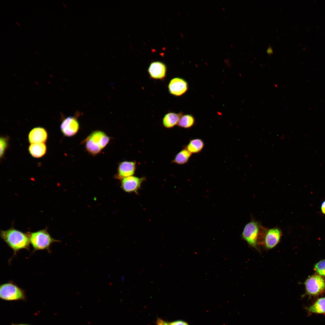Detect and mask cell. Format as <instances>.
Segmentation results:
<instances>
[{"label":"cell","mask_w":325,"mask_h":325,"mask_svg":"<svg viewBox=\"0 0 325 325\" xmlns=\"http://www.w3.org/2000/svg\"><path fill=\"white\" fill-rule=\"evenodd\" d=\"M0 236L16 254L22 249L29 250L30 241L27 233H25L13 228L1 230Z\"/></svg>","instance_id":"cell-1"},{"label":"cell","mask_w":325,"mask_h":325,"mask_svg":"<svg viewBox=\"0 0 325 325\" xmlns=\"http://www.w3.org/2000/svg\"><path fill=\"white\" fill-rule=\"evenodd\" d=\"M110 138L104 132L96 131L92 132L84 141L86 149L94 156L99 153L108 143Z\"/></svg>","instance_id":"cell-2"},{"label":"cell","mask_w":325,"mask_h":325,"mask_svg":"<svg viewBox=\"0 0 325 325\" xmlns=\"http://www.w3.org/2000/svg\"><path fill=\"white\" fill-rule=\"evenodd\" d=\"M27 233L34 251L46 249L50 252L51 244L54 242H60V240L52 238L46 229Z\"/></svg>","instance_id":"cell-3"},{"label":"cell","mask_w":325,"mask_h":325,"mask_svg":"<svg viewBox=\"0 0 325 325\" xmlns=\"http://www.w3.org/2000/svg\"><path fill=\"white\" fill-rule=\"evenodd\" d=\"M0 298L2 300L8 301H26L27 299L24 290L12 282L0 285Z\"/></svg>","instance_id":"cell-4"},{"label":"cell","mask_w":325,"mask_h":325,"mask_svg":"<svg viewBox=\"0 0 325 325\" xmlns=\"http://www.w3.org/2000/svg\"><path fill=\"white\" fill-rule=\"evenodd\" d=\"M260 231L258 222L252 220L244 227L241 234L242 238L251 246L258 250L257 245Z\"/></svg>","instance_id":"cell-5"},{"label":"cell","mask_w":325,"mask_h":325,"mask_svg":"<svg viewBox=\"0 0 325 325\" xmlns=\"http://www.w3.org/2000/svg\"><path fill=\"white\" fill-rule=\"evenodd\" d=\"M305 285L307 293L311 296L321 294L325 288L324 280L317 275H313L309 277L305 282Z\"/></svg>","instance_id":"cell-6"},{"label":"cell","mask_w":325,"mask_h":325,"mask_svg":"<svg viewBox=\"0 0 325 325\" xmlns=\"http://www.w3.org/2000/svg\"><path fill=\"white\" fill-rule=\"evenodd\" d=\"M169 93L175 96H180L184 94L188 89L187 82L180 77H175L170 80L168 86Z\"/></svg>","instance_id":"cell-7"},{"label":"cell","mask_w":325,"mask_h":325,"mask_svg":"<svg viewBox=\"0 0 325 325\" xmlns=\"http://www.w3.org/2000/svg\"><path fill=\"white\" fill-rule=\"evenodd\" d=\"M147 71L151 79L164 80L166 76L167 68L164 63L160 61H155L150 63Z\"/></svg>","instance_id":"cell-8"},{"label":"cell","mask_w":325,"mask_h":325,"mask_svg":"<svg viewBox=\"0 0 325 325\" xmlns=\"http://www.w3.org/2000/svg\"><path fill=\"white\" fill-rule=\"evenodd\" d=\"M60 130L64 135L72 137L78 132L79 128L77 118L69 116L63 120L60 125Z\"/></svg>","instance_id":"cell-9"},{"label":"cell","mask_w":325,"mask_h":325,"mask_svg":"<svg viewBox=\"0 0 325 325\" xmlns=\"http://www.w3.org/2000/svg\"><path fill=\"white\" fill-rule=\"evenodd\" d=\"M145 179L133 176L124 178L122 179L121 187L127 192H136L139 189Z\"/></svg>","instance_id":"cell-10"},{"label":"cell","mask_w":325,"mask_h":325,"mask_svg":"<svg viewBox=\"0 0 325 325\" xmlns=\"http://www.w3.org/2000/svg\"><path fill=\"white\" fill-rule=\"evenodd\" d=\"M281 235V231L277 228H273L267 231L263 241L265 248L270 249L274 247L279 242Z\"/></svg>","instance_id":"cell-11"},{"label":"cell","mask_w":325,"mask_h":325,"mask_svg":"<svg viewBox=\"0 0 325 325\" xmlns=\"http://www.w3.org/2000/svg\"><path fill=\"white\" fill-rule=\"evenodd\" d=\"M136 164L134 161H125L121 162L118 167L117 178L122 179L133 175L136 169Z\"/></svg>","instance_id":"cell-12"},{"label":"cell","mask_w":325,"mask_h":325,"mask_svg":"<svg viewBox=\"0 0 325 325\" xmlns=\"http://www.w3.org/2000/svg\"><path fill=\"white\" fill-rule=\"evenodd\" d=\"M48 134L44 128L38 127L33 128L30 132L28 136L29 140L31 144L35 143H44L47 140Z\"/></svg>","instance_id":"cell-13"},{"label":"cell","mask_w":325,"mask_h":325,"mask_svg":"<svg viewBox=\"0 0 325 325\" xmlns=\"http://www.w3.org/2000/svg\"><path fill=\"white\" fill-rule=\"evenodd\" d=\"M183 115L182 112L176 113L169 112L164 116L162 120L163 126L168 128H172L178 125V122Z\"/></svg>","instance_id":"cell-14"},{"label":"cell","mask_w":325,"mask_h":325,"mask_svg":"<svg viewBox=\"0 0 325 325\" xmlns=\"http://www.w3.org/2000/svg\"><path fill=\"white\" fill-rule=\"evenodd\" d=\"M30 153L34 157L40 158L43 156L46 151V147L44 143L32 144L29 149Z\"/></svg>","instance_id":"cell-15"},{"label":"cell","mask_w":325,"mask_h":325,"mask_svg":"<svg viewBox=\"0 0 325 325\" xmlns=\"http://www.w3.org/2000/svg\"><path fill=\"white\" fill-rule=\"evenodd\" d=\"M305 308L309 313L325 314V297L318 299L312 305Z\"/></svg>","instance_id":"cell-16"},{"label":"cell","mask_w":325,"mask_h":325,"mask_svg":"<svg viewBox=\"0 0 325 325\" xmlns=\"http://www.w3.org/2000/svg\"><path fill=\"white\" fill-rule=\"evenodd\" d=\"M204 145L202 139L196 138L191 140L185 148L192 154L197 153L202 151Z\"/></svg>","instance_id":"cell-17"},{"label":"cell","mask_w":325,"mask_h":325,"mask_svg":"<svg viewBox=\"0 0 325 325\" xmlns=\"http://www.w3.org/2000/svg\"><path fill=\"white\" fill-rule=\"evenodd\" d=\"M191 153L186 148L180 151L172 161V163L179 165L186 163L191 156Z\"/></svg>","instance_id":"cell-18"},{"label":"cell","mask_w":325,"mask_h":325,"mask_svg":"<svg viewBox=\"0 0 325 325\" xmlns=\"http://www.w3.org/2000/svg\"><path fill=\"white\" fill-rule=\"evenodd\" d=\"M195 123V119L193 116L190 114L183 115L180 119L177 125L179 127L184 128H189L192 127Z\"/></svg>","instance_id":"cell-19"},{"label":"cell","mask_w":325,"mask_h":325,"mask_svg":"<svg viewBox=\"0 0 325 325\" xmlns=\"http://www.w3.org/2000/svg\"><path fill=\"white\" fill-rule=\"evenodd\" d=\"M315 269L319 274L325 276V259L317 263L315 266Z\"/></svg>","instance_id":"cell-20"},{"label":"cell","mask_w":325,"mask_h":325,"mask_svg":"<svg viewBox=\"0 0 325 325\" xmlns=\"http://www.w3.org/2000/svg\"><path fill=\"white\" fill-rule=\"evenodd\" d=\"M0 156L1 158L4 154L5 152L8 145V140L7 138L1 137L0 139Z\"/></svg>","instance_id":"cell-21"},{"label":"cell","mask_w":325,"mask_h":325,"mask_svg":"<svg viewBox=\"0 0 325 325\" xmlns=\"http://www.w3.org/2000/svg\"><path fill=\"white\" fill-rule=\"evenodd\" d=\"M166 325H188L186 322L181 320H177L168 323L166 322Z\"/></svg>","instance_id":"cell-22"},{"label":"cell","mask_w":325,"mask_h":325,"mask_svg":"<svg viewBox=\"0 0 325 325\" xmlns=\"http://www.w3.org/2000/svg\"><path fill=\"white\" fill-rule=\"evenodd\" d=\"M320 207L321 210L323 214H325V200L322 202L321 204Z\"/></svg>","instance_id":"cell-23"},{"label":"cell","mask_w":325,"mask_h":325,"mask_svg":"<svg viewBox=\"0 0 325 325\" xmlns=\"http://www.w3.org/2000/svg\"><path fill=\"white\" fill-rule=\"evenodd\" d=\"M166 322L159 319L157 320V325H166Z\"/></svg>","instance_id":"cell-24"},{"label":"cell","mask_w":325,"mask_h":325,"mask_svg":"<svg viewBox=\"0 0 325 325\" xmlns=\"http://www.w3.org/2000/svg\"><path fill=\"white\" fill-rule=\"evenodd\" d=\"M267 51V53L268 54H272L273 53V51L272 48L271 47H269L268 48Z\"/></svg>","instance_id":"cell-25"},{"label":"cell","mask_w":325,"mask_h":325,"mask_svg":"<svg viewBox=\"0 0 325 325\" xmlns=\"http://www.w3.org/2000/svg\"><path fill=\"white\" fill-rule=\"evenodd\" d=\"M11 325H31L29 324L26 323H12Z\"/></svg>","instance_id":"cell-26"},{"label":"cell","mask_w":325,"mask_h":325,"mask_svg":"<svg viewBox=\"0 0 325 325\" xmlns=\"http://www.w3.org/2000/svg\"><path fill=\"white\" fill-rule=\"evenodd\" d=\"M16 23H17V24H18V25H19V26H20V24H19V23H18L17 22H16Z\"/></svg>","instance_id":"cell-27"},{"label":"cell","mask_w":325,"mask_h":325,"mask_svg":"<svg viewBox=\"0 0 325 325\" xmlns=\"http://www.w3.org/2000/svg\"><path fill=\"white\" fill-rule=\"evenodd\" d=\"M222 8L223 10L224 11V10H225V8H224V7H222Z\"/></svg>","instance_id":"cell-28"},{"label":"cell","mask_w":325,"mask_h":325,"mask_svg":"<svg viewBox=\"0 0 325 325\" xmlns=\"http://www.w3.org/2000/svg\"><path fill=\"white\" fill-rule=\"evenodd\" d=\"M35 53H36V54H38V53H37V52L36 51H35Z\"/></svg>","instance_id":"cell-29"},{"label":"cell","mask_w":325,"mask_h":325,"mask_svg":"<svg viewBox=\"0 0 325 325\" xmlns=\"http://www.w3.org/2000/svg\"><path fill=\"white\" fill-rule=\"evenodd\" d=\"M224 17H225V18H227V16H225V15H224Z\"/></svg>","instance_id":"cell-30"}]
</instances>
